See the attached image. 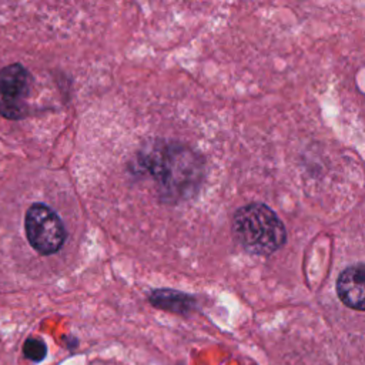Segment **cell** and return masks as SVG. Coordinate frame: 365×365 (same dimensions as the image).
Returning <instances> with one entry per match:
<instances>
[{"label":"cell","mask_w":365,"mask_h":365,"mask_svg":"<svg viewBox=\"0 0 365 365\" xmlns=\"http://www.w3.org/2000/svg\"><path fill=\"white\" fill-rule=\"evenodd\" d=\"M23 352L24 355L31 359V361H41L44 356H46V345L41 339H37V338H29L26 342H24V346H23Z\"/></svg>","instance_id":"7"},{"label":"cell","mask_w":365,"mask_h":365,"mask_svg":"<svg viewBox=\"0 0 365 365\" xmlns=\"http://www.w3.org/2000/svg\"><path fill=\"white\" fill-rule=\"evenodd\" d=\"M232 232L242 248L258 255L272 254L287 240L282 221L264 204L241 207L234 214Z\"/></svg>","instance_id":"1"},{"label":"cell","mask_w":365,"mask_h":365,"mask_svg":"<svg viewBox=\"0 0 365 365\" xmlns=\"http://www.w3.org/2000/svg\"><path fill=\"white\" fill-rule=\"evenodd\" d=\"M30 74L19 63L0 70V115L19 120L27 114Z\"/></svg>","instance_id":"4"},{"label":"cell","mask_w":365,"mask_h":365,"mask_svg":"<svg viewBox=\"0 0 365 365\" xmlns=\"http://www.w3.org/2000/svg\"><path fill=\"white\" fill-rule=\"evenodd\" d=\"M141 164L168 191H178L182 195L200 184L201 163L187 148L153 147L141 160Z\"/></svg>","instance_id":"2"},{"label":"cell","mask_w":365,"mask_h":365,"mask_svg":"<svg viewBox=\"0 0 365 365\" xmlns=\"http://www.w3.org/2000/svg\"><path fill=\"white\" fill-rule=\"evenodd\" d=\"M150 302L161 309H167L177 314H185L194 307V299L175 289H155L150 295Z\"/></svg>","instance_id":"6"},{"label":"cell","mask_w":365,"mask_h":365,"mask_svg":"<svg viewBox=\"0 0 365 365\" xmlns=\"http://www.w3.org/2000/svg\"><path fill=\"white\" fill-rule=\"evenodd\" d=\"M336 292L346 307L365 311V264L344 269L336 279Z\"/></svg>","instance_id":"5"},{"label":"cell","mask_w":365,"mask_h":365,"mask_svg":"<svg viewBox=\"0 0 365 365\" xmlns=\"http://www.w3.org/2000/svg\"><path fill=\"white\" fill-rule=\"evenodd\" d=\"M29 244L41 255L57 252L66 240V228L60 217L46 204H33L24 218Z\"/></svg>","instance_id":"3"}]
</instances>
